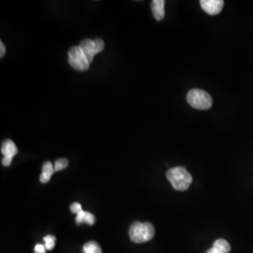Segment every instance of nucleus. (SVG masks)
Segmentation results:
<instances>
[{"label":"nucleus","mask_w":253,"mask_h":253,"mask_svg":"<svg viewBox=\"0 0 253 253\" xmlns=\"http://www.w3.org/2000/svg\"><path fill=\"white\" fill-rule=\"evenodd\" d=\"M167 179L172 184V188L178 191H185L192 183V176L184 167H174L168 170Z\"/></svg>","instance_id":"nucleus-1"},{"label":"nucleus","mask_w":253,"mask_h":253,"mask_svg":"<svg viewBox=\"0 0 253 253\" xmlns=\"http://www.w3.org/2000/svg\"><path fill=\"white\" fill-rule=\"evenodd\" d=\"M129 237L136 244H142L150 241L155 235V228L150 222L135 221L129 227Z\"/></svg>","instance_id":"nucleus-2"},{"label":"nucleus","mask_w":253,"mask_h":253,"mask_svg":"<svg viewBox=\"0 0 253 253\" xmlns=\"http://www.w3.org/2000/svg\"><path fill=\"white\" fill-rule=\"evenodd\" d=\"M187 100L192 108L197 110H208L213 104L212 98L208 92L198 88L189 91Z\"/></svg>","instance_id":"nucleus-3"},{"label":"nucleus","mask_w":253,"mask_h":253,"mask_svg":"<svg viewBox=\"0 0 253 253\" xmlns=\"http://www.w3.org/2000/svg\"><path fill=\"white\" fill-rule=\"evenodd\" d=\"M69 64L74 70L85 72L89 69V61L79 46H73L69 50Z\"/></svg>","instance_id":"nucleus-4"},{"label":"nucleus","mask_w":253,"mask_h":253,"mask_svg":"<svg viewBox=\"0 0 253 253\" xmlns=\"http://www.w3.org/2000/svg\"><path fill=\"white\" fill-rule=\"evenodd\" d=\"M79 47L81 48L84 54H85L89 63H91L93 61L94 56L102 52V50L104 49V42L100 39H96L94 41L89 39H84L80 42Z\"/></svg>","instance_id":"nucleus-5"},{"label":"nucleus","mask_w":253,"mask_h":253,"mask_svg":"<svg viewBox=\"0 0 253 253\" xmlns=\"http://www.w3.org/2000/svg\"><path fill=\"white\" fill-rule=\"evenodd\" d=\"M1 153L3 154L4 158L2 160V164L4 166H9L12 162V158L18 153V148L11 140H5L2 143Z\"/></svg>","instance_id":"nucleus-6"},{"label":"nucleus","mask_w":253,"mask_h":253,"mask_svg":"<svg viewBox=\"0 0 253 253\" xmlns=\"http://www.w3.org/2000/svg\"><path fill=\"white\" fill-rule=\"evenodd\" d=\"M201 7L207 13L210 15L218 14L223 8V0H201Z\"/></svg>","instance_id":"nucleus-7"},{"label":"nucleus","mask_w":253,"mask_h":253,"mask_svg":"<svg viewBox=\"0 0 253 253\" xmlns=\"http://www.w3.org/2000/svg\"><path fill=\"white\" fill-rule=\"evenodd\" d=\"M164 0H153L151 2V9L153 12L154 17L158 21H161L164 18L165 10H164Z\"/></svg>","instance_id":"nucleus-8"},{"label":"nucleus","mask_w":253,"mask_h":253,"mask_svg":"<svg viewBox=\"0 0 253 253\" xmlns=\"http://www.w3.org/2000/svg\"><path fill=\"white\" fill-rule=\"evenodd\" d=\"M54 167L53 164L50 162H46L44 164L42 165V172L40 176V181L43 184H45L47 182H49L52 175L54 174Z\"/></svg>","instance_id":"nucleus-9"},{"label":"nucleus","mask_w":253,"mask_h":253,"mask_svg":"<svg viewBox=\"0 0 253 253\" xmlns=\"http://www.w3.org/2000/svg\"><path fill=\"white\" fill-rule=\"evenodd\" d=\"M75 221L78 225L82 224V223H86L88 225H94V223L96 221V218L94 217V215H92L89 212L82 210L80 213L77 214Z\"/></svg>","instance_id":"nucleus-10"},{"label":"nucleus","mask_w":253,"mask_h":253,"mask_svg":"<svg viewBox=\"0 0 253 253\" xmlns=\"http://www.w3.org/2000/svg\"><path fill=\"white\" fill-rule=\"evenodd\" d=\"M213 248H215L217 251L223 253H229L231 252V246L225 239H217L214 244Z\"/></svg>","instance_id":"nucleus-11"},{"label":"nucleus","mask_w":253,"mask_h":253,"mask_svg":"<svg viewBox=\"0 0 253 253\" xmlns=\"http://www.w3.org/2000/svg\"><path fill=\"white\" fill-rule=\"evenodd\" d=\"M83 253H102L100 245L95 241H90L84 244L83 248Z\"/></svg>","instance_id":"nucleus-12"},{"label":"nucleus","mask_w":253,"mask_h":253,"mask_svg":"<svg viewBox=\"0 0 253 253\" xmlns=\"http://www.w3.org/2000/svg\"><path fill=\"white\" fill-rule=\"evenodd\" d=\"M43 240L45 242V248L47 251H52L54 248V244L56 241V238L54 235H46L43 237Z\"/></svg>","instance_id":"nucleus-13"},{"label":"nucleus","mask_w":253,"mask_h":253,"mask_svg":"<svg viewBox=\"0 0 253 253\" xmlns=\"http://www.w3.org/2000/svg\"><path fill=\"white\" fill-rule=\"evenodd\" d=\"M69 164V162L67 159H58L54 163V172H58L65 169Z\"/></svg>","instance_id":"nucleus-14"},{"label":"nucleus","mask_w":253,"mask_h":253,"mask_svg":"<svg viewBox=\"0 0 253 253\" xmlns=\"http://www.w3.org/2000/svg\"><path fill=\"white\" fill-rule=\"evenodd\" d=\"M82 210V206L79 203H73V205L71 206V211L74 213V214H78L80 213Z\"/></svg>","instance_id":"nucleus-15"},{"label":"nucleus","mask_w":253,"mask_h":253,"mask_svg":"<svg viewBox=\"0 0 253 253\" xmlns=\"http://www.w3.org/2000/svg\"><path fill=\"white\" fill-rule=\"evenodd\" d=\"M46 248L44 245L37 244L34 249L35 253H46Z\"/></svg>","instance_id":"nucleus-16"},{"label":"nucleus","mask_w":253,"mask_h":253,"mask_svg":"<svg viewBox=\"0 0 253 253\" xmlns=\"http://www.w3.org/2000/svg\"><path fill=\"white\" fill-rule=\"evenodd\" d=\"M0 47H1V53H0V57H3L4 56V54H5V52H6V48H5V45H4V43L1 42H0Z\"/></svg>","instance_id":"nucleus-17"},{"label":"nucleus","mask_w":253,"mask_h":253,"mask_svg":"<svg viewBox=\"0 0 253 253\" xmlns=\"http://www.w3.org/2000/svg\"><path fill=\"white\" fill-rule=\"evenodd\" d=\"M221 253V252H219V251H217V250H216V249H215V248H213V247H212V248H211V249H210V250H208V252H207V253Z\"/></svg>","instance_id":"nucleus-18"}]
</instances>
